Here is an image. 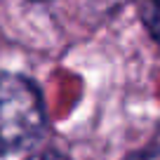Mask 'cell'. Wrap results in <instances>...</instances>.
Listing matches in <instances>:
<instances>
[{"label":"cell","instance_id":"1","mask_svg":"<svg viewBox=\"0 0 160 160\" xmlns=\"http://www.w3.org/2000/svg\"><path fill=\"white\" fill-rule=\"evenodd\" d=\"M45 130V104L38 87L17 73H0V151L31 146Z\"/></svg>","mask_w":160,"mask_h":160},{"label":"cell","instance_id":"2","mask_svg":"<svg viewBox=\"0 0 160 160\" xmlns=\"http://www.w3.org/2000/svg\"><path fill=\"white\" fill-rule=\"evenodd\" d=\"M139 19L151 38L160 42V0H139Z\"/></svg>","mask_w":160,"mask_h":160},{"label":"cell","instance_id":"3","mask_svg":"<svg viewBox=\"0 0 160 160\" xmlns=\"http://www.w3.org/2000/svg\"><path fill=\"white\" fill-rule=\"evenodd\" d=\"M125 160H160V151L158 148H144V151H137V153L127 155Z\"/></svg>","mask_w":160,"mask_h":160},{"label":"cell","instance_id":"4","mask_svg":"<svg viewBox=\"0 0 160 160\" xmlns=\"http://www.w3.org/2000/svg\"><path fill=\"white\" fill-rule=\"evenodd\" d=\"M28 160H68V158H66V155H61V153H57V151H42V153L31 155Z\"/></svg>","mask_w":160,"mask_h":160}]
</instances>
